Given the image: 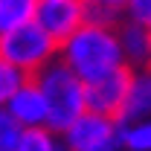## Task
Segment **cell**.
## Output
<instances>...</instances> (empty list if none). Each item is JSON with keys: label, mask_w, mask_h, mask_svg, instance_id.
<instances>
[{"label": "cell", "mask_w": 151, "mask_h": 151, "mask_svg": "<svg viewBox=\"0 0 151 151\" xmlns=\"http://www.w3.org/2000/svg\"><path fill=\"white\" fill-rule=\"evenodd\" d=\"M58 61H64L84 84L128 67L119 29L102 26V23H84L76 35H70L58 50Z\"/></svg>", "instance_id": "obj_1"}, {"label": "cell", "mask_w": 151, "mask_h": 151, "mask_svg": "<svg viewBox=\"0 0 151 151\" xmlns=\"http://www.w3.org/2000/svg\"><path fill=\"white\" fill-rule=\"evenodd\" d=\"M38 87L44 90L47 108H50V131L64 134L78 116L87 113V84L64 64L52 61L47 70L35 76Z\"/></svg>", "instance_id": "obj_2"}, {"label": "cell", "mask_w": 151, "mask_h": 151, "mask_svg": "<svg viewBox=\"0 0 151 151\" xmlns=\"http://www.w3.org/2000/svg\"><path fill=\"white\" fill-rule=\"evenodd\" d=\"M58 50L61 44L55 38H50L38 23H26L20 29L0 35V58L18 67L29 78H35L41 70H47L52 61H58Z\"/></svg>", "instance_id": "obj_3"}, {"label": "cell", "mask_w": 151, "mask_h": 151, "mask_svg": "<svg viewBox=\"0 0 151 151\" xmlns=\"http://www.w3.org/2000/svg\"><path fill=\"white\" fill-rule=\"evenodd\" d=\"M61 137H64L67 151H119L122 148V122L113 116L87 111Z\"/></svg>", "instance_id": "obj_4"}, {"label": "cell", "mask_w": 151, "mask_h": 151, "mask_svg": "<svg viewBox=\"0 0 151 151\" xmlns=\"http://www.w3.org/2000/svg\"><path fill=\"white\" fill-rule=\"evenodd\" d=\"M35 23L50 38L64 44L87 23V0H41Z\"/></svg>", "instance_id": "obj_5"}, {"label": "cell", "mask_w": 151, "mask_h": 151, "mask_svg": "<svg viewBox=\"0 0 151 151\" xmlns=\"http://www.w3.org/2000/svg\"><path fill=\"white\" fill-rule=\"evenodd\" d=\"M131 78H134V70L122 67V70L105 76L99 81H90L87 84V111L119 119L125 99H128V90H131Z\"/></svg>", "instance_id": "obj_6"}, {"label": "cell", "mask_w": 151, "mask_h": 151, "mask_svg": "<svg viewBox=\"0 0 151 151\" xmlns=\"http://www.w3.org/2000/svg\"><path fill=\"white\" fill-rule=\"evenodd\" d=\"M3 108L12 113L26 131H32V128H47V125H50V108H47L44 90L38 87L35 78H26L18 90L6 99Z\"/></svg>", "instance_id": "obj_7"}, {"label": "cell", "mask_w": 151, "mask_h": 151, "mask_svg": "<svg viewBox=\"0 0 151 151\" xmlns=\"http://www.w3.org/2000/svg\"><path fill=\"white\" fill-rule=\"evenodd\" d=\"M119 41H122V52L125 64L131 70H145L151 64V29L148 23L128 20L119 26Z\"/></svg>", "instance_id": "obj_8"}, {"label": "cell", "mask_w": 151, "mask_h": 151, "mask_svg": "<svg viewBox=\"0 0 151 151\" xmlns=\"http://www.w3.org/2000/svg\"><path fill=\"white\" fill-rule=\"evenodd\" d=\"M151 116V70H134L131 90L125 99V108L119 122H137Z\"/></svg>", "instance_id": "obj_9"}, {"label": "cell", "mask_w": 151, "mask_h": 151, "mask_svg": "<svg viewBox=\"0 0 151 151\" xmlns=\"http://www.w3.org/2000/svg\"><path fill=\"white\" fill-rule=\"evenodd\" d=\"M38 3L41 0H0V35L35 23Z\"/></svg>", "instance_id": "obj_10"}, {"label": "cell", "mask_w": 151, "mask_h": 151, "mask_svg": "<svg viewBox=\"0 0 151 151\" xmlns=\"http://www.w3.org/2000/svg\"><path fill=\"white\" fill-rule=\"evenodd\" d=\"M18 151H67L64 145V137L50 128H32V131L23 134Z\"/></svg>", "instance_id": "obj_11"}, {"label": "cell", "mask_w": 151, "mask_h": 151, "mask_svg": "<svg viewBox=\"0 0 151 151\" xmlns=\"http://www.w3.org/2000/svg\"><path fill=\"white\" fill-rule=\"evenodd\" d=\"M122 148L151 151V116L137 122H122Z\"/></svg>", "instance_id": "obj_12"}, {"label": "cell", "mask_w": 151, "mask_h": 151, "mask_svg": "<svg viewBox=\"0 0 151 151\" xmlns=\"http://www.w3.org/2000/svg\"><path fill=\"white\" fill-rule=\"evenodd\" d=\"M23 134H26V128L0 105V151H18Z\"/></svg>", "instance_id": "obj_13"}, {"label": "cell", "mask_w": 151, "mask_h": 151, "mask_svg": "<svg viewBox=\"0 0 151 151\" xmlns=\"http://www.w3.org/2000/svg\"><path fill=\"white\" fill-rule=\"evenodd\" d=\"M26 78H29V76H23L18 67H12L9 61L0 58V105H6V99L15 93Z\"/></svg>", "instance_id": "obj_14"}, {"label": "cell", "mask_w": 151, "mask_h": 151, "mask_svg": "<svg viewBox=\"0 0 151 151\" xmlns=\"http://www.w3.org/2000/svg\"><path fill=\"white\" fill-rule=\"evenodd\" d=\"M128 20H139L148 23L151 20V0H128Z\"/></svg>", "instance_id": "obj_15"}, {"label": "cell", "mask_w": 151, "mask_h": 151, "mask_svg": "<svg viewBox=\"0 0 151 151\" xmlns=\"http://www.w3.org/2000/svg\"><path fill=\"white\" fill-rule=\"evenodd\" d=\"M87 3H93V6H105V9H111V12H125L128 9V0H87Z\"/></svg>", "instance_id": "obj_16"}, {"label": "cell", "mask_w": 151, "mask_h": 151, "mask_svg": "<svg viewBox=\"0 0 151 151\" xmlns=\"http://www.w3.org/2000/svg\"><path fill=\"white\" fill-rule=\"evenodd\" d=\"M148 29H151V20H148Z\"/></svg>", "instance_id": "obj_17"}]
</instances>
